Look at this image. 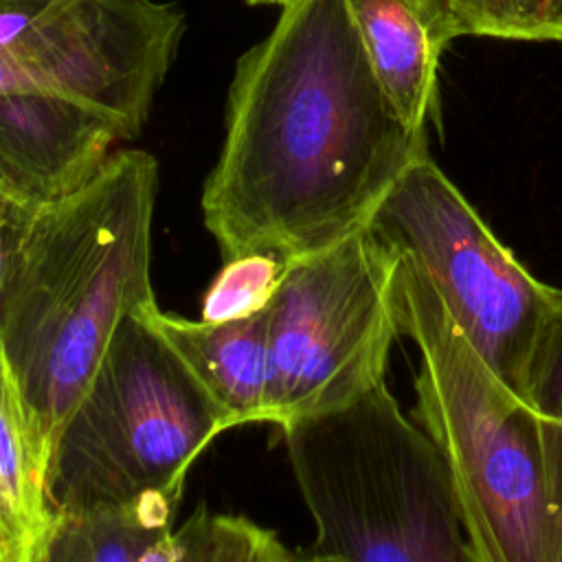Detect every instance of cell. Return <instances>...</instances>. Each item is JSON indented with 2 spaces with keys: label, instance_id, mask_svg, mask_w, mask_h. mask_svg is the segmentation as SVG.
<instances>
[{
  "label": "cell",
  "instance_id": "20",
  "mask_svg": "<svg viewBox=\"0 0 562 562\" xmlns=\"http://www.w3.org/2000/svg\"><path fill=\"white\" fill-rule=\"evenodd\" d=\"M248 4H285L288 0H246Z\"/></svg>",
  "mask_w": 562,
  "mask_h": 562
},
{
  "label": "cell",
  "instance_id": "10",
  "mask_svg": "<svg viewBox=\"0 0 562 562\" xmlns=\"http://www.w3.org/2000/svg\"><path fill=\"white\" fill-rule=\"evenodd\" d=\"M134 318L178 356L217 411L224 430L268 422V307L239 321L204 323L167 314L154 301Z\"/></svg>",
  "mask_w": 562,
  "mask_h": 562
},
{
  "label": "cell",
  "instance_id": "17",
  "mask_svg": "<svg viewBox=\"0 0 562 562\" xmlns=\"http://www.w3.org/2000/svg\"><path fill=\"white\" fill-rule=\"evenodd\" d=\"M55 0H0V50L18 42Z\"/></svg>",
  "mask_w": 562,
  "mask_h": 562
},
{
  "label": "cell",
  "instance_id": "7",
  "mask_svg": "<svg viewBox=\"0 0 562 562\" xmlns=\"http://www.w3.org/2000/svg\"><path fill=\"white\" fill-rule=\"evenodd\" d=\"M367 228L426 277L483 362L522 397L527 360L555 288L496 239L428 154L402 173Z\"/></svg>",
  "mask_w": 562,
  "mask_h": 562
},
{
  "label": "cell",
  "instance_id": "6",
  "mask_svg": "<svg viewBox=\"0 0 562 562\" xmlns=\"http://www.w3.org/2000/svg\"><path fill=\"white\" fill-rule=\"evenodd\" d=\"M393 263L369 228L285 261L268 305V422L283 430L384 384L400 336L391 307Z\"/></svg>",
  "mask_w": 562,
  "mask_h": 562
},
{
  "label": "cell",
  "instance_id": "9",
  "mask_svg": "<svg viewBox=\"0 0 562 562\" xmlns=\"http://www.w3.org/2000/svg\"><path fill=\"white\" fill-rule=\"evenodd\" d=\"M121 140L101 112L53 92L0 94V191L44 206L83 189Z\"/></svg>",
  "mask_w": 562,
  "mask_h": 562
},
{
  "label": "cell",
  "instance_id": "14",
  "mask_svg": "<svg viewBox=\"0 0 562 562\" xmlns=\"http://www.w3.org/2000/svg\"><path fill=\"white\" fill-rule=\"evenodd\" d=\"M285 261L274 255L226 259L202 299L204 323H226L263 312L283 277Z\"/></svg>",
  "mask_w": 562,
  "mask_h": 562
},
{
  "label": "cell",
  "instance_id": "13",
  "mask_svg": "<svg viewBox=\"0 0 562 562\" xmlns=\"http://www.w3.org/2000/svg\"><path fill=\"white\" fill-rule=\"evenodd\" d=\"M173 536L180 562H294L270 529L244 516L211 514L204 505Z\"/></svg>",
  "mask_w": 562,
  "mask_h": 562
},
{
  "label": "cell",
  "instance_id": "19",
  "mask_svg": "<svg viewBox=\"0 0 562 562\" xmlns=\"http://www.w3.org/2000/svg\"><path fill=\"white\" fill-rule=\"evenodd\" d=\"M138 562H180V549L171 531L158 536L140 555Z\"/></svg>",
  "mask_w": 562,
  "mask_h": 562
},
{
  "label": "cell",
  "instance_id": "15",
  "mask_svg": "<svg viewBox=\"0 0 562 562\" xmlns=\"http://www.w3.org/2000/svg\"><path fill=\"white\" fill-rule=\"evenodd\" d=\"M463 35L501 40H562V0H465Z\"/></svg>",
  "mask_w": 562,
  "mask_h": 562
},
{
  "label": "cell",
  "instance_id": "11",
  "mask_svg": "<svg viewBox=\"0 0 562 562\" xmlns=\"http://www.w3.org/2000/svg\"><path fill=\"white\" fill-rule=\"evenodd\" d=\"M369 64L411 130L426 132L443 48L463 35L448 0H347Z\"/></svg>",
  "mask_w": 562,
  "mask_h": 562
},
{
  "label": "cell",
  "instance_id": "3",
  "mask_svg": "<svg viewBox=\"0 0 562 562\" xmlns=\"http://www.w3.org/2000/svg\"><path fill=\"white\" fill-rule=\"evenodd\" d=\"M393 257L395 325L419 353L413 422L443 459L472 562H562V422L516 395Z\"/></svg>",
  "mask_w": 562,
  "mask_h": 562
},
{
  "label": "cell",
  "instance_id": "4",
  "mask_svg": "<svg viewBox=\"0 0 562 562\" xmlns=\"http://www.w3.org/2000/svg\"><path fill=\"white\" fill-rule=\"evenodd\" d=\"M283 437L316 527L301 562H472L443 459L386 382Z\"/></svg>",
  "mask_w": 562,
  "mask_h": 562
},
{
  "label": "cell",
  "instance_id": "12",
  "mask_svg": "<svg viewBox=\"0 0 562 562\" xmlns=\"http://www.w3.org/2000/svg\"><path fill=\"white\" fill-rule=\"evenodd\" d=\"M53 448L0 351V562H44L61 522L50 490Z\"/></svg>",
  "mask_w": 562,
  "mask_h": 562
},
{
  "label": "cell",
  "instance_id": "2",
  "mask_svg": "<svg viewBox=\"0 0 562 562\" xmlns=\"http://www.w3.org/2000/svg\"><path fill=\"white\" fill-rule=\"evenodd\" d=\"M158 162L119 149L77 193L37 206L0 299V351L50 448L119 325L151 292Z\"/></svg>",
  "mask_w": 562,
  "mask_h": 562
},
{
  "label": "cell",
  "instance_id": "18",
  "mask_svg": "<svg viewBox=\"0 0 562 562\" xmlns=\"http://www.w3.org/2000/svg\"><path fill=\"white\" fill-rule=\"evenodd\" d=\"M31 213H33L31 206H22L0 191V299H2V288L7 281L15 244Z\"/></svg>",
  "mask_w": 562,
  "mask_h": 562
},
{
  "label": "cell",
  "instance_id": "8",
  "mask_svg": "<svg viewBox=\"0 0 562 562\" xmlns=\"http://www.w3.org/2000/svg\"><path fill=\"white\" fill-rule=\"evenodd\" d=\"M187 29L184 11L156 0H55L0 50L2 92H53L108 116L121 140L147 123Z\"/></svg>",
  "mask_w": 562,
  "mask_h": 562
},
{
  "label": "cell",
  "instance_id": "16",
  "mask_svg": "<svg viewBox=\"0 0 562 562\" xmlns=\"http://www.w3.org/2000/svg\"><path fill=\"white\" fill-rule=\"evenodd\" d=\"M522 400L540 415L562 422V290L558 288L527 360Z\"/></svg>",
  "mask_w": 562,
  "mask_h": 562
},
{
  "label": "cell",
  "instance_id": "1",
  "mask_svg": "<svg viewBox=\"0 0 562 562\" xmlns=\"http://www.w3.org/2000/svg\"><path fill=\"white\" fill-rule=\"evenodd\" d=\"M424 154L426 132L389 101L347 0H288L235 66L204 224L224 259L292 261L367 228Z\"/></svg>",
  "mask_w": 562,
  "mask_h": 562
},
{
  "label": "cell",
  "instance_id": "5",
  "mask_svg": "<svg viewBox=\"0 0 562 562\" xmlns=\"http://www.w3.org/2000/svg\"><path fill=\"white\" fill-rule=\"evenodd\" d=\"M220 432V415L187 367L130 316L61 428L50 498L70 516L125 505L147 490L182 496L191 463Z\"/></svg>",
  "mask_w": 562,
  "mask_h": 562
}]
</instances>
